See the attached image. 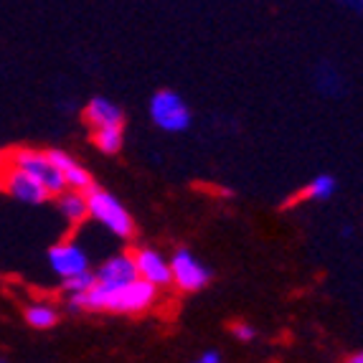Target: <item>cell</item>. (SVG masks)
I'll list each match as a JSON object with an SVG mask.
<instances>
[{
	"label": "cell",
	"instance_id": "30bf717a",
	"mask_svg": "<svg viewBox=\"0 0 363 363\" xmlns=\"http://www.w3.org/2000/svg\"><path fill=\"white\" fill-rule=\"evenodd\" d=\"M84 120L89 122L91 130L104 128H125V115L115 102L107 97H91L84 107Z\"/></svg>",
	"mask_w": 363,
	"mask_h": 363
},
{
	"label": "cell",
	"instance_id": "277c9868",
	"mask_svg": "<svg viewBox=\"0 0 363 363\" xmlns=\"http://www.w3.org/2000/svg\"><path fill=\"white\" fill-rule=\"evenodd\" d=\"M150 117L165 133H183L191 128V109L181 94L170 89H160L150 99Z\"/></svg>",
	"mask_w": 363,
	"mask_h": 363
},
{
	"label": "cell",
	"instance_id": "d6986e66",
	"mask_svg": "<svg viewBox=\"0 0 363 363\" xmlns=\"http://www.w3.org/2000/svg\"><path fill=\"white\" fill-rule=\"evenodd\" d=\"M191 363H221V356H218L216 351H206V353H201V356Z\"/></svg>",
	"mask_w": 363,
	"mask_h": 363
},
{
	"label": "cell",
	"instance_id": "5bb4252c",
	"mask_svg": "<svg viewBox=\"0 0 363 363\" xmlns=\"http://www.w3.org/2000/svg\"><path fill=\"white\" fill-rule=\"evenodd\" d=\"M91 140L97 150L104 155H115L122 150V140H125V128H104V130H91Z\"/></svg>",
	"mask_w": 363,
	"mask_h": 363
},
{
	"label": "cell",
	"instance_id": "9c48e42d",
	"mask_svg": "<svg viewBox=\"0 0 363 363\" xmlns=\"http://www.w3.org/2000/svg\"><path fill=\"white\" fill-rule=\"evenodd\" d=\"M0 181H3V191H8L13 199L21 201V203H28V206H41L43 201L51 199V194L36 178L26 176V173H21L16 168H8Z\"/></svg>",
	"mask_w": 363,
	"mask_h": 363
},
{
	"label": "cell",
	"instance_id": "603a6c76",
	"mask_svg": "<svg viewBox=\"0 0 363 363\" xmlns=\"http://www.w3.org/2000/svg\"><path fill=\"white\" fill-rule=\"evenodd\" d=\"M0 165H3V155H0Z\"/></svg>",
	"mask_w": 363,
	"mask_h": 363
},
{
	"label": "cell",
	"instance_id": "4fadbf2b",
	"mask_svg": "<svg viewBox=\"0 0 363 363\" xmlns=\"http://www.w3.org/2000/svg\"><path fill=\"white\" fill-rule=\"evenodd\" d=\"M26 323L30 328H38V330H49V328H54L59 323V313H56V308H51L46 303L28 305L26 308Z\"/></svg>",
	"mask_w": 363,
	"mask_h": 363
},
{
	"label": "cell",
	"instance_id": "ba28073f",
	"mask_svg": "<svg viewBox=\"0 0 363 363\" xmlns=\"http://www.w3.org/2000/svg\"><path fill=\"white\" fill-rule=\"evenodd\" d=\"M97 285L107 287V290H117V287L133 285L138 279V269H135V259L133 255H112L109 259H104L102 264L97 267Z\"/></svg>",
	"mask_w": 363,
	"mask_h": 363
},
{
	"label": "cell",
	"instance_id": "8fae6325",
	"mask_svg": "<svg viewBox=\"0 0 363 363\" xmlns=\"http://www.w3.org/2000/svg\"><path fill=\"white\" fill-rule=\"evenodd\" d=\"M51 157V163L61 170V176L67 181V191H79V194H86L94 183H91L89 170L82 168V165L74 160L72 155H67L64 150H46Z\"/></svg>",
	"mask_w": 363,
	"mask_h": 363
},
{
	"label": "cell",
	"instance_id": "52a82bcc",
	"mask_svg": "<svg viewBox=\"0 0 363 363\" xmlns=\"http://www.w3.org/2000/svg\"><path fill=\"white\" fill-rule=\"evenodd\" d=\"M135 269H138V279L152 285L155 290L173 285V272H170V259H165L160 252L150 247H140L133 255Z\"/></svg>",
	"mask_w": 363,
	"mask_h": 363
},
{
	"label": "cell",
	"instance_id": "ac0fdd59",
	"mask_svg": "<svg viewBox=\"0 0 363 363\" xmlns=\"http://www.w3.org/2000/svg\"><path fill=\"white\" fill-rule=\"evenodd\" d=\"M231 333L236 335V340H244V343L257 338L255 325H249V323H234V325H231Z\"/></svg>",
	"mask_w": 363,
	"mask_h": 363
},
{
	"label": "cell",
	"instance_id": "7c38bea8",
	"mask_svg": "<svg viewBox=\"0 0 363 363\" xmlns=\"http://www.w3.org/2000/svg\"><path fill=\"white\" fill-rule=\"evenodd\" d=\"M56 208L74 226L89 218V201L86 194H79V191H64L61 196H56Z\"/></svg>",
	"mask_w": 363,
	"mask_h": 363
},
{
	"label": "cell",
	"instance_id": "2e32d148",
	"mask_svg": "<svg viewBox=\"0 0 363 363\" xmlns=\"http://www.w3.org/2000/svg\"><path fill=\"white\" fill-rule=\"evenodd\" d=\"M315 84H318V89H320L323 94H330V97H335V94L343 91V79H340V74L335 72L330 64H323V67L318 69Z\"/></svg>",
	"mask_w": 363,
	"mask_h": 363
},
{
	"label": "cell",
	"instance_id": "7402d4cb",
	"mask_svg": "<svg viewBox=\"0 0 363 363\" xmlns=\"http://www.w3.org/2000/svg\"><path fill=\"white\" fill-rule=\"evenodd\" d=\"M0 191H3V181H0Z\"/></svg>",
	"mask_w": 363,
	"mask_h": 363
},
{
	"label": "cell",
	"instance_id": "6da1fadb",
	"mask_svg": "<svg viewBox=\"0 0 363 363\" xmlns=\"http://www.w3.org/2000/svg\"><path fill=\"white\" fill-rule=\"evenodd\" d=\"M157 303V290L143 279H135L133 285L117 287V290H107V287L94 285L84 297H72L67 300L69 310L79 313V310H91V313H145L147 308Z\"/></svg>",
	"mask_w": 363,
	"mask_h": 363
},
{
	"label": "cell",
	"instance_id": "44dd1931",
	"mask_svg": "<svg viewBox=\"0 0 363 363\" xmlns=\"http://www.w3.org/2000/svg\"><path fill=\"white\" fill-rule=\"evenodd\" d=\"M345 363H363V351H358V353H353V356H348V358H345Z\"/></svg>",
	"mask_w": 363,
	"mask_h": 363
},
{
	"label": "cell",
	"instance_id": "cb8c5ba5",
	"mask_svg": "<svg viewBox=\"0 0 363 363\" xmlns=\"http://www.w3.org/2000/svg\"><path fill=\"white\" fill-rule=\"evenodd\" d=\"M0 363H6V361H3V358H0Z\"/></svg>",
	"mask_w": 363,
	"mask_h": 363
},
{
	"label": "cell",
	"instance_id": "3957f363",
	"mask_svg": "<svg viewBox=\"0 0 363 363\" xmlns=\"http://www.w3.org/2000/svg\"><path fill=\"white\" fill-rule=\"evenodd\" d=\"M8 163H11V168L21 170V173H26L30 178H36L54 199L67 191V181L61 176V170L51 163L49 152L36 150V147H16L8 155Z\"/></svg>",
	"mask_w": 363,
	"mask_h": 363
},
{
	"label": "cell",
	"instance_id": "e0dca14e",
	"mask_svg": "<svg viewBox=\"0 0 363 363\" xmlns=\"http://www.w3.org/2000/svg\"><path fill=\"white\" fill-rule=\"evenodd\" d=\"M94 285H97L94 272H84V274H77V277H72V279H64V282H61V290H64L67 300H72V297H84Z\"/></svg>",
	"mask_w": 363,
	"mask_h": 363
},
{
	"label": "cell",
	"instance_id": "8992f818",
	"mask_svg": "<svg viewBox=\"0 0 363 363\" xmlns=\"http://www.w3.org/2000/svg\"><path fill=\"white\" fill-rule=\"evenodd\" d=\"M49 267L54 269L56 277H61V282H64V279L89 272V257H86V252L77 242H61L49 249Z\"/></svg>",
	"mask_w": 363,
	"mask_h": 363
},
{
	"label": "cell",
	"instance_id": "5b68a950",
	"mask_svg": "<svg viewBox=\"0 0 363 363\" xmlns=\"http://www.w3.org/2000/svg\"><path fill=\"white\" fill-rule=\"evenodd\" d=\"M170 272H173V285L183 292H199L211 282L208 267H203L188 249H178L170 259Z\"/></svg>",
	"mask_w": 363,
	"mask_h": 363
},
{
	"label": "cell",
	"instance_id": "9a60e30c",
	"mask_svg": "<svg viewBox=\"0 0 363 363\" xmlns=\"http://www.w3.org/2000/svg\"><path fill=\"white\" fill-rule=\"evenodd\" d=\"M335 191H338V181L333 176H328V173H320V176H315L310 181V186L305 188V196L313 201H328L333 199Z\"/></svg>",
	"mask_w": 363,
	"mask_h": 363
},
{
	"label": "cell",
	"instance_id": "7a4b0ae2",
	"mask_svg": "<svg viewBox=\"0 0 363 363\" xmlns=\"http://www.w3.org/2000/svg\"><path fill=\"white\" fill-rule=\"evenodd\" d=\"M86 201H89V218H94L97 224H102L107 231H112L120 239H133L135 236V218L130 211L120 203V199L104 191L99 186H91L86 191Z\"/></svg>",
	"mask_w": 363,
	"mask_h": 363
},
{
	"label": "cell",
	"instance_id": "ffe728a7",
	"mask_svg": "<svg viewBox=\"0 0 363 363\" xmlns=\"http://www.w3.org/2000/svg\"><path fill=\"white\" fill-rule=\"evenodd\" d=\"M345 8H351V11H356L358 16H361V18H363V0H356V3H348V6H345Z\"/></svg>",
	"mask_w": 363,
	"mask_h": 363
}]
</instances>
